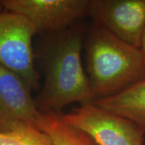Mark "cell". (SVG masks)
<instances>
[{
  "label": "cell",
  "instance_id": "cell-7",
  "mask_svg": "<svg viewBox=\"0 0 145 145\" xmlns=\"http://www.w3.org/2000/svg\"><path fill=\"white\" fill-rule=\"evenodd\" d=\"M39 114L29 86L0 64V131L36 125Z\"/></svg>",
  "mask_w": 145,
  "mask_h": 145
},
{
  "label": "cell",
  "instance_id": "cell-1",
  "mask_svg": "<svg viewBox=\"0 0 145 145\" xmlns=\"http://www.w3.org/2000/svg\"><path fill=\"white\" fill-rule=\"evenodd\" d=\"M85 32L82 26L75 24L64 31L43 35L35 54L44 74L43 87L35 99L40 113L63 114L62 110L69 104L93 103L82 61Z\"/></svg>",
  "mask_w": 145,
  "mask_h": 145
},
{
  "label": "cell",
  "instance_id": "cell-6",
  "mask_svg": "<svg viewBox=\"0 0 145 145\" xmlns=\"http://www.w3.org/2000/svg\"><path fill=\"white\" fill-rule=\"evenodd\" d=\"M3 10L21 15L41 35L64 31L87 16L89 0H1Z\"/></svg>",
  "mask_w": 145,
  "mask_h": 145
},
{
  "label": "cell",
  "instance_id": "cell-8",
  "mask_svg": "<svg viewBox=\"0 0 145 145\" xmlns=\"http://www.w3.org/2000/svg\"><path fill=\"white\" fill-rule=\"evenodd\" d=\"M93 103L132 120L145 135V80L115 96L96 100Z\"/></svg>",
  "mask_w": 145,
  "mask_h": 145
},
{
  "label": "cell",
  "instance_id": "cell-3",
  "mask_svg": "<svg viewBox=\"0 0 145 145\" xmlns=\"http://www.w3.org/2000/svg\"><path fill=\"white\" fill-rule=\"evenodd\" d=\"M36 28L25 17L0 11V64L20 77L32 90L40 86L32 46Z\"/></svg>",
  "mask_w": 145,
  "mask_h": 145
},
{
  "label": "cell",
  "instance_id": "cell-11",
  "mask_svg": "<svg viewBox=\"0 0 145 145\" xmlns=\"http://www.w3.org/2000/svg\"><path fill=\"white\" fill-rule=\"evenodd\" d=\"M140 51L143 54V57H144V60L145 63V31L144 33V36H143V39H142V43H141V47H140Z\"/></svg>",
  "mask_w": 145,
  "mask_h": 145
},
{
  "label": "cell",
  "instance_id": "cell-4",
  "mask_svg": "<svg viewBox=\"0 0 145 145\" xmlns=\"http://www.w3.org/2000/svg\"><path fill=\"white\" fill-rule=\"evenodd\" d=\"M64 121L89 135L98 145H144L145 135L132 120L93 103L80 105Z\"/></svg>",
  "mask_w": 145,
  "mask_h": 145
},
{
  "label": "cell",
  "instance_id": "cell-9",
  "mask_svg": "<svg viewBox=\"0 0 145 145\" xmlns=\"http://www.w3.org/2000/svg\"><path fill=\"white\" fill-rule=\"evenodd\" d=\"M62 115L40 113L37 119V127L51 138L53 145H98L86 133L66 123Z\"/></svg>",
  "mask_w": 145,
  "mask_h": 145
},
{
  "label": "cell",
  "instance_id": "cell-5",
  "mask_svg": "<svg viewBox=\"0 0 145 145\" xmlns=\"http://www.w3.org/2000/svg\"><path fill=\"white\" fill-rule=\"evenodd\" d=\"M87 16L93 24L140 49L145 31V0H89Z\"/></svg>",
  "mask_w": 145,
  "mask_h": 145
},
{
  "label": "cell",
  "instance_id": "cell-12",
  "mask_svg": "<svg viewBox=\"0 0 145 145\" xmlns=\"http://www.w3.org/2000/svg\"><path fill=\"white\" fill-rule=\"evenodd\" d=\"M2 10H3V8L2 4H1V0H0V11H2Z\"/></svg>",
  "mask_w": 145,
  "mask_h": 145
},
{
  "label": "cell",
  "instance_id": "cell-2",
  "mask_svg": "<svg viewBox=\"0 0 145 145\" xmlns=\"http://www.w3.org/2000/svg\"><path fill=\"white\" fill-rule=\"evenodd\" d=\"M83 48L94 101L115 96L145 80V63L140 49L103 27L92 24L86 30Z\"/></svg>",
  "mask_w": 145,
  "mask_h": 145
},
{
  "label": "cell",
  "instance_id": "cell-10",
  "mask_svg": "<svg viewBox=\"0 0 145 145\" xmlns=\"http://www.w3.org/2000/svg\"><path fill=\"white\" fill-rule=\"evenodd\" d=\"M0 145H53V143L36 125H25L0 131Z\"/></svg>",
  "mask_w": 145,
  "mask_h": 145
}]
</instances>
